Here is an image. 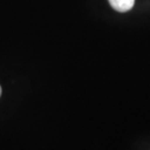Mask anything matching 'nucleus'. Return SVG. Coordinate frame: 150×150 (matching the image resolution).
I'll use <instances>...</instances> for the list:
<instances>
[{"instance_id":"2","label":"nucleus","mask_w":150,"mask_h":150,"mask_svg":"<svg viewBox=\"0 0 150 150\" xmlns=\"http://www.w3.org/2000/svg\"><path fill=\"white\" fill-rule=\"evenodd\" d=\"M0 96H1V87H0Z\"/></svg>"},{"instance_id":"1","label":"nucleus","mask_w":150,"mask_h":150,"mask_svg":"<svg viewBox=\"0 0 150 150\" xmlns=\"http://www.w3.org/2000/svg\"><path fill=\"white\" fill-rule=\"evenodd\" d=\"M109 2L113 9L119 12L129 11L134 5V0H109Z\"/></svg>"}]
</instances>
